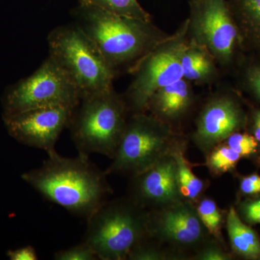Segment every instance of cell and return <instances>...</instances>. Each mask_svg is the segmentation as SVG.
Listing matches in <instances>:
<instances>
[{"mask_svg": "<svg viewBox=\"0 0 260 260\" xmlns=\"http://www.w3.org/2000/svg\"><path fill=\"white\" fill-rule=\"evenodd\" d=\"M106 177L89 156L68 158L56 150L47 153L40 167L21 176L45 199L86 219L107 201L111 188Z\"/></svg>", "mask_w": 260, "mask_h": 260, "instance_id": "1", "label": "cell"}, {"mask_svg": "<svg viewBox=\"0 0 260 260\" xmlns=\"http://www.w3.org/2000/svg\"><path fill=\"white\" fill-rule=\"evenodd\" d=\"M87 220L83 242L98 259H127L148 234V215L132 201H106Z\"/></svg>", "mask_w": 260, "mask_h": 260, "instance_id": "2", "label": "cell"}, {"mask_svg": "<svg viewBox=\"0 0 260 260\" xmlns=\"http://www.w3.org/2000/svg\"><path fill=\"white\" fill-rule=\"evenodd\" d=\"M48 42L49 56L70 77L80 99L111 89L112 68L78 25L59 27Z\"/></svg>", "mask_w": 260, "mask_h": 260, "instance_id": "3", "label": "cell"}, {"mask_svg": "<svg viewBox=\"0 0 260 260\" xmlns=\"http://www.w3.org/2000/svg\"><path fill=\"white\" fill-rule=\"evenodd\" d=\"M80 102L69 124L78 154H102L112 158L125 129L122 104L111 89Z\"/></svg>", "mask_w": 260, "mask_h": 260, "instance_id": "4", "label": "cell"}, {"mask_svg": "<svg viewBox=\"0 0 260 260\" xmlns=\"http://www.w3.org/2000/svg\"><path fill=\"white\" fill-rule=\"evenodd\" d=\"M80 101L74 83L49 56L35 73L7 90L3 99V118L41 108L77 107Z\"/></svg>", "mask_w": 260, "mask_h": 260, "instance_id": "5", "label": "cell"}, {"mask_svg": "<svg viewBox=\"0 0 260 260\" xmlns=\"http://www.w3.org/2000/svg\"><path fill=\"white\" fill-rule=\"evenodd\" d=\"M78 14L80 23L77 25L95 44L111 68L113 63L135 55L141 49L144 36L138 23L142 20L83 3Z\"/></svg>", "mask_w": 260, "mask_h": 260, "instance_id": "6", "label": "cell"}, {"mask_svg": "<svg viewBox=\"0 0 260 260\" xmlns=\"http://www.w3.org/2000/svg\"><path fill=\"white\" fill-rule=\"evenodd\" d=\"M169 135L154 127L144 118H138L125 126L113 161L105 171L113 173H130L133 176L153 166L169 150Z\"/></svg>", "mask_w": 260, "mask_h": 260, "instance_id": "7", "label": "cell"}, {"mask_svg": "<svg viewBox=\"0 0 260 260\" xmlns=\"http://www.w3.org/2000/svg\"><path fill=\"white\" fill-rule=\"evenodd\" d=\"M75 108H41L3 118V120L12 138L47 153L55 150L56 142L63 130L69 126Z\"/></svg>", "mask_w": 260, "mask_h": 260, "instance_id": "8", "label": "cell"}, {"mask_svg": "<svg viewBox=\"0 0 260 260\" xmlns=\"http://www.w3.org/2000/svg\"><path fill=\"white\" fill-rule=\"evenodd\" d=\"M133 177V200L140 206L169 205L180 200L177 162L172 154H167L151 167Z\"/></svg>", "mask_w": 260, "mask_h": 260, "instance_id": "9", "label": "cell"}, {"mask_svg": "<svg viewBox=\"0 0 260 260\" xmlns=\"http://www.w3.org/2000/svg\"><path fill=\"white\" fill-rule=\"evenodd\" d=\"M204 228L194 207L180 200L169 205L155 220L148 215V234L180 245L199 242L204 237Z\"/></svg>", "mask_w": 260, "mask_h": 260, "instance_id": "10", "label": "cell"}, {"mask_svg": "<svg viewBox=\"0 0 260 260\" xmlns=\"http://www.w3.org/2000/svg\"><path fill=\"white\" fill-rule=\"evenodd\" d=\"M181 49L162 51L152 56L135 83L133 100L138 109L146 107L160 89L182 79Z\"/></svg>", "mask_w": 260, "mask_h": 260, "instance_id": "11", "label": "cell"}, {"mask_svg": "<svg viewBox=\"0 0 260 260\" xmlns=\"http://www.w3.org/2000/svg\"><path fill=\"white\" fill-rule=\"evenodd\" d=\"M202 32L210 47L227 57L232 53L237 39L225 0H197L195 3Z\"/></svg>", "mask_w": 260, "mask_h": 260, "instance_id": "12", "label": "cell"}, {"mask_svg": "<svg viewBox=\"0 0 260 260\" xmlns=\"http://www.w3.org/2000/svg\"><path fill=\"white\" fill-rule=\"evenodd\" d=\"M239 124V114L232 102L220 100L205 109L198 124L196 139L200 148L209 150L234 133Z\"/></svg>", "mask_w": 260, "mask_h": 260, "instance_id": "13", "label": "cell"}, {"mask_svg": "<svg viewBox=\"0 0 260 260\" xmlns=\"http://www.w3.org/2000/svg\"><path fill=\"white\" fill-rule=\"evenodd\" d=\"M226 224L233 250L247 259H260V240L257 234L243 223L233 207L228 213Z\"/></svg>", "mask_w": 260, "mask_h": 260, "instance_id": "14", "label": "cell"}, {"mask_svg": "<svg viewBox=\"0 0 260 260\" xmlns=\"http://www.w3.org/2000/svg\"><path fill=\"white\" fill-rule=\"evenodd\" d=\"M189 101V89L184 80L170 84L158 91L157 104L159 110L167 116L179 114Z\"/></svg>", "mask_w": 260, "mask_h": 260, "instance_id": "15", "label": "cell"}, {"mask_svg": "<svg viewBox=\"0 0 260 260\" xmlns=\"http://www.w3.org/2000/svg\"><path fill=\"white\" fill-rule=\"evenodd\" d=\"M172 154L177 162L178 183L181 194L189 200L196 199L204 189V183L192 172L181 152L174 151Z\"/></svg>", "mask_w": 260, "mask_h": 260, "instance_id": "16", "label": "cell"}, {"mask_svg": "<svg viewBox=\"0 0 260 260\" xmlns=\"http://www.w3.org/2000/svg\"><path fill=\"white\" fill-rule=\"evenodd\" d=\"M80 3L93 5L121 16L147 20V13L137 0H80Z\"/></svg>", "mask_w": 260, "mask_h": 260, "instance_id": "17", "label": "cell"}, {"mask_svg": "<svg viewBox=\"0 0 260 260\" xmlns=\"http://www.w3.org/2000/svg\"><path fill=\"white\" fill-rule=\"evenodd\" d=\"M183 76L189 80H198L209 72V61L198 52L185 53L181 58Z\"/></svg>", "mask_w": 260, "mask_h": 260, "instance_id": "18", "label": "cell"}, {"mask_svg": "<svg viewBox=\"0 0 260 260\" xmlns=\"http://www.w3.org/2000/svg\"><path fill=\"white\" fill-rule=\"evenodd\" d=\"M197 212L205 228L210 234L218 237L223 218L216 203L208 198L202 200L197 208Z\"/></svg>", "mask_w": 260, "mask_h": 260, "instance_id": "19", "label": "cell"}, {"mask_svg": "<svg viewBox=\"0 0 260 260\" xmlns=\"http://www.w3.org/2000/svg\"><path fill=\"white\" fill-rule=\"evenodd\" d=\"M242 158L239 153L228 145L215 148L208 158V166L214 172L225 173L237 165Z\"/></svg>", "mask_w": 260, "mask_h": 260, "instance_id": "20", "label": "cell"}, {"mask_svg": "<svg viewBox=\"0 0 260 260\" xmlns=\"http://www.w3.org/2000/svg\"><path fill=\"white\" fill-rule=\"evenodd\" d=\"M227 145L241 156H249L256 153L258 141L251 135L232 133L227 138Z\"/></svg>", "mask_w": 260, "mask_h": 260, "instance_id": "21", "label": "cell"}, {"mask_svg": "<svg viewBox=\"0 0 260 260\" xmlns=\"http://www.w3.org/2000/svg\"><path fill=\"white\" fill-rule=\"evenodd\" d=\"M56 260H95L98 257L92 248L85 242L80 243L63 250L56 251L54 255Z\"/></svg>", "mask_w": 260, "mask_h": 260, "instance_id": "22", "label": "cell"}, {"mask_svg": "<svg viewBox=\"0 0 260 260\" xmlns=\"http://www.w3.org/2000/svg\"><path fill=\"white\" fill-rule=\"evenodd\" d=\"M234 6L260 30V0H232Z\"/></svg>", "mask_w": 260, "mask_h": 260, "instance_id": "23", "label": "cell"}, {"mask_svg": "<svg viewBox=\"0 0 260 260\" xmlns=\"http://www.w3.org/2000/svg\"><path fill=\"white\" fill-rule=\"evenodd\" d=\"M138 243L130 251L127 259L133 260H159L166 259L164 253L156 248L148 245L143 242Z\"/></svg>", "mask_w": 260, "mask_h": 260, "instance_id": "24", "label": "cell"}, {"mask_svg": "<svg viewBox=\"0 0 260 260\" xmlns=\"http://www.w3.org/2000/svg\"><path fill=\"white\" fill-rule=\"evenodd\" d=\"M241 190L246 194H256L260 193V176L251 174L243 178L240 184Z\"/></svg>", "mask_w": 260, "mask_h": 260, "instance_id": "25", "label": "cell"}, {"mask_svg": "<svg viewBox=\"0 0 260 260\" xmlns=\"http://www.w3.org/2000/svg\"><path fill=\"white\" fill-rule=\"evenodd\" d=\"M7 256L11 260H37L39 259L36 249L30 245L19 248L15 250L8 251Z\"/></svg>", "mask_w": 260, "mask_h": 260, "instance_id": "26", "label": "cell"}, {"mask_svg": "<svg viewBox=\"0 0 260 260\" xmlns=\"http://www.w3.org/2000/svg\"><path fill=\"white\" fill-rule=\"evenodd\" d=\"M243 213L249 223L260 224V200L249 202L244 205Z\"/></svg>", "mask_w": 260, "mask_h": 260, "instance_id": "27", "label": "cell"}, {"mask_svg": "<svg viewBox=\"0 0 260 260\" xmlns=\"http://www.w3.org/2000/svg\"><path fill=\"white\" fill-rule=\"evenodd\" d=\"M229 257L219 246L215 245L207 246L198 256V259L202 260H226Z\"/></svg>", "mask_w": 260, "mask_h": 260, "instance_id": "28", "label": "cell"}, {"mask_svg": "<svg viewBox=\"0 0 260 260\" xmlns=\"http://www.w3.org/2000/svg\"><path fill=\"white\" fill-rule=\"evenodd\" d=\"M251 83L260 96V70H256L251 74Z\"/></svg>", "mask_w": 260, "mask_h": 260, "instance_id": "29", "label": "cell"}, {"mask_svg": "<svg viewBox=\"0 0 260 260\" xmlns=\"http://www.w3.org/2000/svg\"><path fill=\"white\" fill-rule=\"evenodd\" d=\"M254 138L260 143V112H256L254 116Z\"/></svg>", "mask_w": 260, "mask_h": 260, "instance_id": "30", "label": "cell"}]
</instances>
